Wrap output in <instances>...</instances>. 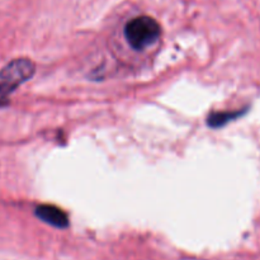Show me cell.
Instances as JSON below:
<instances>
[{
	"mask_svg": "<svg viewBox=\"0 0 260 260\" xmlns=\"http://www.w3.org/2000/svg\"><path fill=\"white\" fill-rule=\"evenodd\" d=\"M36 215H37L38 218L50 223V225L55 226V228L65 229L69 226L68 215L62 210L55 207V206H40V207L36 208Z\"/></svg>",
	"mask_w": 260,
	"mask_h": 260,
	"instance_id": "3957f363",
	"label": "cell"
},
{
	"mask_svg": "<svg viewBox=\"0 0 260 260\" xmlns=\"http://www.w3.org/2000/svg\"><path fill=\"white\" fill-rule=\"evenodd\" d=\"M35 63L28 58H17L0 70V107L8 104L10 94L32 78Z\"/></svg>",
	"mask_w": 260,
	"mask_h": 260,
	"instance_id": "6da1fadb",
	"label": "cell"
},
{
	"mask_svg": "<svg viewBox=\"0 0 260 260\" xmlns=\"http://www.w3.org/2000/svg\"><path fill=\"white\" fill-rule=\"evenodd\" d=\"M160 25L154 18L142 15L129 20L124 27L127 42L135 50H144L159 38Z\"/></svg>",
	"mask_w": 260,
	"mask_h": 260,
	"instance_id": "7a4b0ae2",
	"label": "cell"
},
{
	"mask_svg": "<svg viewBox=\"0 0 260 260\" xmlns=\"http://www.w3.org/2000/svg\"><path fill=\"white\" fill-rule=\"evenodd\" d=\"M241 114V112H217L208 117V124L211 127H221L228 123L231 119L236 118Z\"/></svg>",
	"mask_w": 260,
	"mask_h": 260,
	"instance_id": "277c9868",
	"label": "cell"
}]
</instances>
